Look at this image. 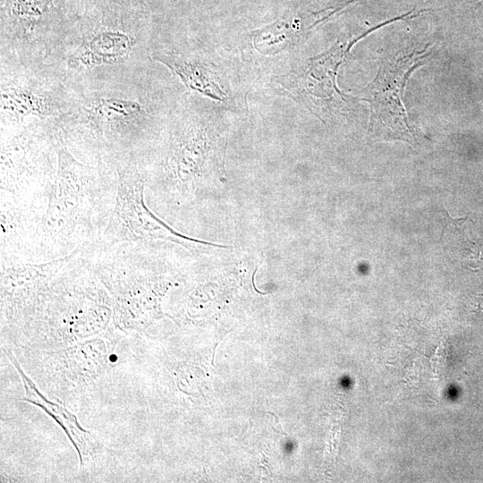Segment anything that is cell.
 Masks as SVG:
<instances>
[{"instance_id": "6da1fadb", "label": "cell", "mask_w": 483, "mask_h": 483, "mask_svg": "<svg viewBox=\"0 0 483 483\" xmlns=\"http://www.w3.org/2000/svg\"><path fill=\"white\" fill-rule=\"evenodd\" d=\"M56 167L46 187L11 214L12 258L48 261L97 242L108 225L116 197V163L92 165L78 160L60 142Z\"/></svg>"}, {"instance_id": "7a4b0ae2", "label": "cell", "mask_w": 483, "mask_h": 483, "mask_svg": "<svg viewBox=\"0 0 483 483\" xmlns=\"http://www.w3.org/2000/svg\"><path fill=\"white\" fill-rule=\"evenodd\" d=\"M112 326L110 295L89 266L85 246L55 275L33 316L8 341L19 350L56 349Z\"/></svg>"}, {"instance_id": "3957f363", "label": "cell", "mask_w": 483, "mask_h": 483, "mask_svg": "<svg viewBox=\"0 0 483 483\" xmlns=\"http://www.w3.org/2000/svg\"><path fill=\"white\" fill-rule=\"evenodd\" d=\"M165 242L90 244L86 256L107 290L115 327L126 335H141L162 318L161 299L170 282L158 254Z\"/></svg>"}, {"instance_id": "277c9868", "label": "cell", "mask_w": 483, "mask_h": 483, "mask_svg": "<svg viewBox=\"0 0 483 483\" xmlns=\"http://www.w3.org/2000/svg\"><path fill=\"white\" fill-rule=\"evenodd\" d=\"M125 336L114 325L100 335L64 347L22 350L18 360L49 399L81 413L116 370L123 359H119L118 347Z\"/></svg>"}, {"instance_id": "5b68a950", "label": "cell", "mask_w": 483, "mask_h": 483, "mask_svg": "<svg viewBox=\"0 0 483 483\" xmlns=\"http://www.w3.org/2000/svg\"><path fill=\"white\" fill-rule=\"evenodd\" d=\"M117 189L114 207L101 239L94 244L122 242H165L186 250H201L210 242L182 235L158 218L145 202V179L131 156L117 158Z\"/></svg>"}, {"instance_id": "8992f818", "label": "cell", "mask_w": 483, "mask_h": 483, "mask_svg": "<svg viewBox=\"0 0 483 483\" xmlns=\"http://www.w3.org/2000/svg\"><path fill=\"white\" fill-rule=\"evenodd\" d=\"M80 250L48 261L1 258L2 338L10 339L25 326L55 275Z\"/></svg>"}, {"instance_id": "52a82bcc", "label": "cell", "mask_w": 483, "mask_h": 483, "mask_svg": "<svg viewBox=\"0 0 483 483\" xmlns=\"http://www.w3.org/2000/svg\"><path fill=\"white\" fill-rule=\"evenodd\" d=\"M426 50H413L382 63L376 78L362 90L361 99L369 103L375 126L394 132H415L402 100L410 74L423 64Z\"/></svg>"}, {"instance_id": "ba28073f", "label": "cell", "mask_w": 483, "mask_h": 483, "mask_svg": "<svg viewBox=\"0 0 483 483\" xmlns=\"http://www.w3.org/2000/svg\"><path fill=\"white\" fill-rule=\"evenodd\" d=\"M1 349L13 365L22 382L25 394L21 401L30 402L48 414L63 428L74 445L80 459L79 479L86 481L85 479L91 480L97 478V473L102 472L113 463L114 453L99 438L80 425L73 411L55 401L49 400L41 390H38L35 382L21 368L10 347L2 344Z\"/></svg>"}, {"instance_id": "9c48e42d", "label": "cell", "mask_w": 483, "mask_h": 483, "mask_svg": "<svg viewBox=\"0 0 483 483\" xmlns=\"http://www.w3.org/2000/svg\"><path fill=\"white\" fill-rule=\"evenodd\" d=\"M140 105L132 100L104 97L97 99L89 113V118L97 129L104 132L111 131L114 125H120L137 117Z\"/></svg>"}, {"instance_id": "30bf717a", "label": "cell", "mask_w": 483, "mask_h": 483, "mask_svg": "<svg viewBox=\"0 0 483 483\" xmlns=\"http://www.w3.org/2000/svg\"><path fill=\"white\" fill-rule=\"evenodd\" d=\"M2 111L16 120L32 115L48 114L47 99L40 93L22 87L2 89Z\"/></svg>"}, {"instance_id": "8fae6325", "label": "cell", "mask_w": 483, "mask_h": 483, "mask_svg": "<svg viewBox=\"0 0 483 483\" xmlns=\"http://www.w3.org/2000/svg\"><path fill=\"white\" fill-rule=\"evenodd\" d=\"M158 60L174 70L190 88L213 97H220L221 91L213 83L214 81L210 76L212 73L201 64L189 62L177 56L159 57Z\"/></svg>"}, {"instance_id": "7c38bea8", "label": "cell", "mask_w": 483, "mask_h": 483, "mask_svg": "<svg viewBox=\"0 0 483 483\" xmlns=\"http://www.w3.org/2000/svg\"><path fill=\"white\" fill-rule=\"evenodd\" d=\"M54 10L53 0H5L3 12L10 21L22 27L45 20Z\"/></svg>"}, {"instance_id": "4fadbf2b", "label": "cell", "mask_w": 483, "mask_h": 483, "mask_svg": "<svg viewBox=\"0 0 483 483\" xmlns=\"http://www.w3.org/2000/svg\"><path fill=\"white\" fill-rule=\"evenodd\" d=\"M443 215L445 216V225L441 231L440 240H442L444 233L449 225H454L456 228H461L462 225L465 223L469 218V215L462 217H453L446 210H443Z\"/></svg>"}, {"instance_id": "5bb4252c", "label": "cell", "mask_w": 483, "mask_h": 483, "mask_svg": "<svg viewBox=\"0 0 483 483\" xmlns=\"http://www.w3.org/2000/svg\"><path fill=\"white\" fill-rule=\"evenodd\" d=\"M470 250V260L474 261L475 263L479 265L478 267H480L483 266V246L481 245H476Z\"/></svg>"}, {"instance_id": "9a60e30c", "label": "cell", "mask_w": 483, "mask_h": 483, "mask_svg": "<svg viewBox=\"0 0 483 483\" xmlns=\"http://www.w3.org/2000/svg\"><path fill=\"white\" fill-rule=\"evenodd\" d=\"M118 1H138V0H118Z\"/></svg>"}]
</instances>
